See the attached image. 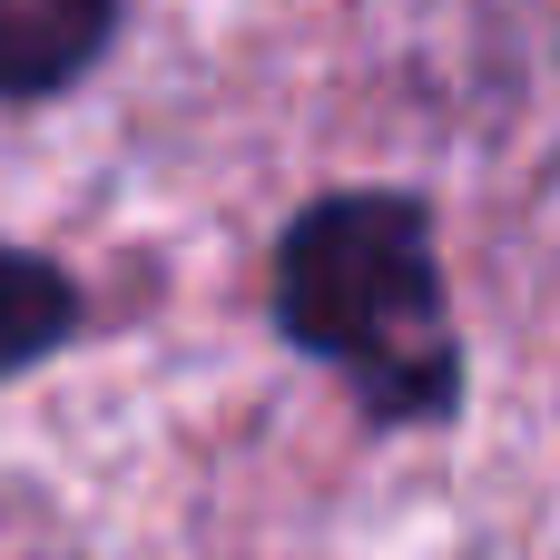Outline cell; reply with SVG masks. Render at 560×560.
<instances>
[{
    "label": "cell",
    "mask_w": 560,
    "mask_h": 560,
    "mask_svg": "<svg viewBox=\"0 0 560 560\" xmlns=\"http://www.w3.org/2000/svg\"><path fill=\"white\" fill-rule=\"evenodd\" d=\"M276 315L305 354H325L384 423H433L463 394V345L433 266V226L413 197H325L285 226Z\"/></svg>",
    "instance_id": "obj_1"
},
{
    "label": "cell",
    "mask_w": 560,
    "mask_h": 560,
    "mask_svg": "<svg viewBox=\"0 0 560 560\" xmlns=\"http://www.w3.org/2000/svg\"><path fill=\"white\" fill-rule=\"evenodd\" d=\"M118 30V0H0V98L69 89Z\"/></svg>",
    "instance_id": "obj_2"
},
{
    "label": "cell",
    "mask_w": 560,
    "mask_h": 560,
    "mask_svg": "<svg viewBox=\"0 0 560 560\" xmlns=\"http://www.w3.org/2000/svg\"><path fill=\"white\" fill-rule=\"evenodd\" d=\"M69 325H79L69 276H49L39 256H10V246H0V374L30 364V354H49Z\"/></svg>",
    "instance_id": "obj_3"
}]
</instances>
